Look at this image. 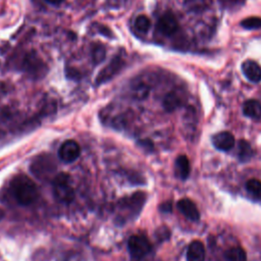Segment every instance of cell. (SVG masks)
<instances>
[{
    "mask_svg": "<svg viewBox=\"0 0 261 261\" xmlns=\"http://www.w3.org/2000/svg\"><path fill=\"white\" fill-rule=\"evenodd\" d=\"M12 191L16 200L23 206L33 204L38 198V189L35 183L25 175H19L13 179Z\"/></svg>",
    "mask_w": 261,
    "mask_h": 261,
    "instance_id": "1",
    "label": "cell"
},
{
    "mask_svg": "<svg viewBox=\"0 0 261 261\" xmlns=\"http://www.w3.org/2000/svg\"><path fill=\"white\" fill-rule=\"evenodd\" d=\"M54 195L56 199L63 204H70L75 199V190L72 185L70 175L62 173L54 179Z\"/></svg>",
    "mask_w": 261,
    "mask_h": 261,
    "instance_id": "2",
    "label": "cell"
},
{
    "mask_svg": "<svg viewBox=\"0 0 261 261\" xmlns=\"http://www.w3.org/2000/svg\"><path fill=\"white\" fill-rule=\"evenodd\" d=\"M145 200H146V195L142 192H137L131 197H128L123 201H121L119 205L120 212H122L124 215V218H127V219L137 217L142 211V207L145 203Z\"/></svg>",
    "mask_w": 261,
    "mask_h": 261,
    "instance_id": "3",
    "label": "cell"
},
{
    "mask_svg": "<svg viewBox=\"0 0 261 261\" xmlns=\"http://www.w3.org/2000/svg\"><path fill=\"white\" fill-rule=\"evenodd\" d=\"M125 65L121 57H116L106 68L100 71L96 78V85H101L113 80L125 68Z\"/></svg>",
    "mask_w": 261,
    "mask_h": 261,
    "instance_id": "4",
    "label": "cell"
},
{
    "mask_svg": "<svg viewBox=\"0 0 261 261\" xmlns=\"http://www.w3.org/2000/svg\"><path fill=\"white\" fill-rule=\"evenodd\" d=\"M128 248L131 256L136 259H141L151 251L149 241L143 236H132L128 242Z\"/></svg>",
    "mask_w": 261,
    "mask_h": 261,
    "instance_id": "5",
    "label": "cell"
},
{
    "mask_svg": "<svg viewBox=\"0 0 261 261\" xmlns=\"http://www.w3.org/2000/svg\"><path fill=\"white\" fill-rule=\"evenodd\" d=\"M80 153H81L80 145L75 140H68L64 142L63 145L61 146L59 151V156L64 163L71 164V163H74L79 158Z\"/></svg>",
    "mask_w": 261,
    "mask_h": 261,
    "instance_id": "6",
    "label": "cell"
},
{
    "mask_svg": "<svg viewBox=\"0 0 261 261\" xmlns=\"http://www.w3.org/2000/svg\"><path fill=\"white\" fill-rule=\"evenodd\" d=\"M179 29L177 18L172 13H166L158 22V30L165 36L174 35Z\"/></svg>",
    "mask_w": 261,
    "mask_h": 261,
    "instance_id": "7",
    "label": "cell"
},
{
    "mask_svg": "<svg viewBox=\"0 0 261 261\" xmlns=\"http://www.w3.org/2000/svg\"><path fill=\"white\" fill-rule=\"evenodd\" d=\"M235 138L230 132H221L213 137V144L221 151H230L235 146Z\"/></svg>",
    "mask_w": 261,
    "mask_h": 261,
    "instance_id": "8",
    "label": "cell"
},
{
    "mask_svg": "<svg viewBox=\"0 0 261 261\" xmlns=\"http://www.w3.org/2000/svg\"><path fill=\"white\" fill-rule=\"evenodd\" d=\"M178 208L181 212L182 215H184L188 220L192 222H197L200 219V214L197 210V206L195 203L187 198H184L179 201L178 203Z\"/></svg>",
    "mask_w": 261,
    "mask_h": 261,
    "instance_id": "9",
    "label": "cell"
},
{
    "mask_svg": "<svg viewBox=\"0 0 261 261\" xmlns=\"http://www.w3.org/2000/svg\"><path fill=\"white\" fill-rule=\"evenodd\" d=\"M242 71L244 76L253 83L261 81V67L253 61H246L242 64Z\"/></svg>",
    "mask_w": 261,
    "mask_h": 261,
    "instance_id": "10",
    "label": "cell"
},
{
    "mask_svg": "<svg viewBox=\"0 0 261 261\" xmlns=\"http://www.w3.org/2000/svg\"><path fill=\"white\" fill-rule=\"evenodd\" d=\"M187 261H205V248L200 241H193L189 245Z\"/></svg>",
    "mask_w": 261,
    "mask_h": 261,
    "instance_id": "11",
    "label": "cell"
},
{
    "mask_svg": "<svg viewBox=\"0 0 261 261\" xmlns=\"http://www.w3.org/2000/svg\"><path fill=\"white\" fill-rule=\"evenodd\" d=\"M243 113L246 117L251 119L261 118V103L257 100H247L243 106Z\"/></svg>",
    "mask_w": 261,
    "mask_h": 261,
    "instance_id": "12",
    "label": "cell"
},
{
    "mask_svg": "<svg viewBox=\"0 0 261 261\" xmlns=\"http://www.w3.org/2000/svg\"><path fill=\"white\" fill-rule=\"evenodd\" d=\"M190 163L187 156L185 155H181L177 159L176 161V173L177 176L182 179V180H186L189 178L190 175Z\"/></svg>",
    "mask_w": 261,
    "mask_h": 261,
    "instance_id": "13",
    "label": "cell"
},
{
    "mask_svg": "<svg viewBox=\"0 0 261 261\" xmlns=\"http://www.w3.org/2000/svg\"><path fill=\"white\" fill-rule=\"evenodd\" d=\"M208 0H186L185 8L189 13L200 14L208 8Z\"/></svg>",
    "mask_w": 261,
    "mask_h": 261,
    "instance_id": "14",
    "label": "cell"
},
{
    "mask_svg": "<svg viewBox=\"0 0 261 261\" xmlns=\"http://www.w3.org/2000/svg\"><path fill=\"white\" fill-rule=\"evenodd\" d=\"M181 106V99L176 93H169L164 99V108L167 112L172 113Z\"/></svg>",
    "mask_w": 261,
    "mask_h": 261,
    "instance_id": "15",
    "label": "cell"
},
{
    "mask_svg": "<svg viewBox=\"0 0 261 261\" xmlns=\"http://www.w3.org/2000/svg\"><path fill=\"white\" fill-rule=\"evenodd\" d=\"M132 91H133V96L136 99L143 100V99H146L148 97L150 89H149V87L145 83L137 82V83L133 84Z\"/></svg>",
    "mask_w": 261,
    "mask_h": 261,
    "instance_id": "16",
    "label": "cell"
},
{
    "mask_svg": "<svg viewBox=\"0 0 261 261\" xmlns=\"http://www.w3.org/2000/svg\"><path fill=\"white\" fill-rule=\"evenodd\" d=\"M228 261H247L246 252L241 247H233L226 252Z\"/></svg>",
    "mask_w": 261,
    "mask_h": 261,
    "instance_id": "17",
    "label": "cell"
},
{
    "mask_svg": "<svg viewBox=\"0 0 261 261\" xmlns=\"http://www.w3.org/2000/svg\"><path fill=\"white\" fill-rule=\"evenodd\" d=\"M91 56H92L93 63H94L95 65L101 64L104 60H106V57H107L106 47H104V46L101 45V44H95V45L92 47Z\"/></svg>",
    "mask_w": 261,
    "mask_h": 261,
    "instance_id": "18",
    "label": "cell"
},
{
    "mask_svg": "<svg viewBox=\"0 0 261 261\" xmlns=\"http://www.w3.org/2000/svg\"><path fill=\"white\" fill-rule=\"evenodd\" d=\"M238 155H239V159L243 162L248 161L251 156H252V149L251 146L249 145L248 142L246 141H240L239 146H238Z\"/></svg>",
    "mask_w": 261,
    "mask_h": 261,
    "instance_id": "19",
    "label": "cell"
},
{
    "mask_svg": "<svg viewBox=\"0 0 261 261\" xmlns=\"http://www.w3.org/2000/svg\"><path fill=\"white\" fill-rule=\"evenodd\" d=\"M247 191L255 198L261 199V182L258 180H250L246 184Z\"/></svg>",
    "mask_w": 261,
    "mask_h": 261,
    "instance_id": "20",
    "label": "cell"
},
{
    "mask_svg": "<svg viewBox=\"0 0 261 261\" xmlns=\"http://www.w3.org/2000/svg\"><path fill=\"white\" fill-rule=\"evenodd\" d=\"M135 27L139 32L147 33L151 27V21L149 20L148 17L144 15L138 16L135 20Z\"/></svg>",
    "mask_w": 261,
    "mask_h": 261,
    "instance_id": "21",
    "label": "cell"
},
{
    "mask_svg": "<svg viewBox=\"0 0 261 261\" xmlns=\"http://www.w3.org/2000/svg\"><path fill=\"white\" fill-rule=\"evenodd\" d=\"M241 26L247 30L261 29V18L251 17L241 22Z\"/></svg>",
    "mask_w": 261,
    "mask_h": 261,
    "instance_id": "22",
    "label": "cell"
},
{
    "mask_svg": "<svg viewBox=\"0 0 261 261\" xmlns=\"http://www.w3.org/2000/svg\"><path fill=\"white\" fill-rule=\"evenodd\" d=\"M46 2L50 5H54V6H59L62 3H64V0H46Z\"/></svg>",
    "mask_w": 261,
    "mask_h": 261,
    "instance_id": "23",
    "label": "cell"
},
{
    "mask_svg": "<svg viewBox=\"0 0 261 261\" xmlns=\"http://www.w3.org/2000/svg\"><path fill=\"white\" fill-rule=\"evenodd\" d=\"M162 211H164V212H171L172 211V205L169 203H167L166 204V208H162Z\"/></svg>",
    "mask_w": 261,
    "mask_h": 261,
    "instance_id": "24",
    "label": "cell"
},
{
    "mask_svg": "<svg viewBox=\"0 0 261 261\" xmlns=\"http://www.w3.org/2000/svg\"><path fill=\"white\" fill-rule=\"evenodd\" d=\"M4 218H5V213H4V211L2 210V208H0V222L4 220Z\"/></svg>",
    "mask_w": 261,
    "mask_h": 261,
    "instance_id": "25",
    "label": "cell"
}]
</instances>
